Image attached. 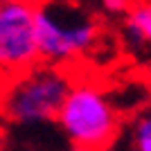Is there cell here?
<instances>
[{"mask_svg":"<svg viewBox=\"0 0 151 151\" xmlns=\"http://www.w3.org/2000/svg\"><path fill=\"white\" fill-rule=\"evenodd\" d=\"M131 151H151V108L140 111L131 122Z\"/></svg>","mask_w":151,"mask_h":151,"instance_id":"8992f818","label":"cell"},{"mask_svg":"<svg viewBox=\"0 0 151 151\" xmlns=\"http://www.w3.org/2000/svg\"><path fill=\"white\" fill-rule=\"evenodd\" d=\"M7 81H9V77L0 70V95H2V90H5V86H7Z\"/></svg>","mask_w":151,"mask_h":151,"instance_id":"ba28073f","label":"cell"},{"mask_svg":"<svg viewBox=\"0 0 151 151\" xmlns=\"http://www.w3.org/2000/svg\"><path fill=\"white\" fill-rule=\"evenodd\" d=\"M34 29L41 63L63 70L88 57L101 38L97 16L70 0H43L36 5Z\"/></svg>","mask_w":151,"mask_h":151,"instance_id":"6da1fadb","label":"cell"},{"mask_svg":"<svg viewBox=\"0 0 151 151\" xmlns=\"http://www.w3.org/2000/svg\"><path fill=\"white\" fill-rule=\"evenodd\" d=\"M72 81V70L52 68L45 63L12 77L0 95V120L20 126L57 122L59 108Z\"/></svg>","mask_w":151,"mask_h":151,"instance_id":"3957f363","label":"cell"},{"mask_svg":"<svg viewBox=\"0 0 151 151\" xmlns=\"http://www.w3.org/2000/svg\"><path fill=\"white\" fill-rule=\"evenodd\" d=\"M72 151H86V149H72Z\"/></svg>","mask_w":151,"mask_h":151,"instance_id":"30bf717a","label":"cell"},{"mask_svg":"<svg viewBox=\"0 0 151 151\" xmlns=\"http://www.w3.org/2000/svg\"><path fill=\"white\" fill-rule=\"evenodd\" d=\"M57 124L75 149L111 151L122 129L113 99L90 79H75L57 115Z\"/></svg>","mask_w":151,"mask_h":151,"instance_id":"7a4b0ae2","label":"cell"},{"mask_svg":"<svg viewBox=\"0 0 151 151\" xmlns=\"http://www.w3.org/2000/svg\"><path fill=\"white\" fill-rule=\"evenodd\" d=\"M38 63L34 5L16 0L0 2V70L12 79Z\"/></svg>","mask_w":151,"mask_h":151,"instance_id":"277c9868","label":"cell"},{"mask_svg":"<svg viewBox=\"0 0 151 151\" xmlns=\"http://www.w3.org/2000/svg\"><path fill=\"white\" fill-rule=\"evenodd\" d=\"M122 38L133 54L151 59V0H135L122 18Z\"/></svg>","mask_w":151,"mask_h":151,"instance_id":"5b68a950","label":"cell"},{"mask_svg":"<svg viewBox=\"0 0 151 151\" xmlns=\"http://www.w3.org/2000/svg\"><path fill=\"white\" fill-rule=\"evenodd\" d=\"M101 7V12L106 14V16H113V18H124L126 12L131 9V5L135 2V0H97Z\"/></svg>","mask_w":151,"mask_h":151,"instance_id":"52a82bcc","label":"cell"},{"mask_svg":"<svg viewBox=\"0 0 151 151\" xmlns=\"http://www.w3.org/2000/svg\"><path fill=\"white\" fill-rule=\"evenodd\" d=\"M0 2H5V0H0ZM16 2H27V5H41V2H43V0H16Z\"/></svg>","mask_w":151,"mask_h":151,"instance_id":"9c48e42d","label":"cell"}]
</instances>
